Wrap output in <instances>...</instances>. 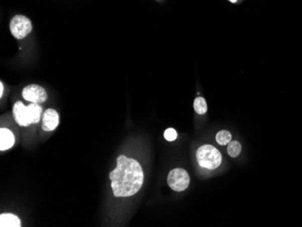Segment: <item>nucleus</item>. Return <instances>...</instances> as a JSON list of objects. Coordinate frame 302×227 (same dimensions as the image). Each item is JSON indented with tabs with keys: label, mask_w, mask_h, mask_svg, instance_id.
Returning a JSON list of instances; mask_svg holds the SVG:
<instances>
[{
	"label": "nucleus",
	"mask_w": 302,
	"mask_h": 227,
	"mask_svg": "<svg viewBox=\"0 0 302 227\" xmlns=\"http://www.w3.org/2000/svg\"><path fill=\"white\" fill-rule=\"evenodd\" d=\"M110 179L114 196L128 197L139 191L144 182V173L138 161L120 155L117 159L115 170L110 173Z\"/></svg>",
	"instance_id": "nucleus-1"
},
{
	"label": "nucleus",
	"mask_w": 302,
	"mask_h": 227,
	"mask_svg": "<svg viewBox=\"0 0 302 227\" xmlns=\"http://www.w3.org/2000/svg\"><path fill=\"white\" fill-rule=\"evenodd\" d=\"M198 164L206 170H215L222 163V155L216 147L211 145L201 146L196 152Z\"/></svg>",
	"instance_id": "nucleus-2"
},
{
	"label": "nucleus",
	"mask_w": 302,
	"mask_h": 227,
	"mask_svg": "<svg viewBox=\"0 0 302 227\" xmlns=\"http://www.w3.org/2000/svg\"><path fill=\"white\" fill-rule=\"evenodd\" d=\"M190 183V178L187 171L183 169H175L169 174L168 184L174 191L181 192L186 190Z\"/></svg>",
	"instance_id": "nucleus-3"
},
{
	"label": "nucleus",
	"mask_w": 302,
	"mask_h": 227,
	"mask_svg": "<svg viewBox=\"0 0 302 227\" xmlns=\"http://www.w3.org/2000/svg\"><path fill=\"white\" fill-rule=\"evenodd\" d=\"M10 31L17 39H23L32 31V23L27 17L18 15L10 22Z\"/></svg>",
	"instance_id": "nucleus-4"
},
{
	"label": "nucleus",
	"mask_w": 302,
	"mask_h": 227,
	"mask_svg": "<svg viewBox=\"0 0 302 227\" xmlns=\"http://www.w3.org/2000/svg\"><path fill=\"white\" fill-rule=\"evenodd\" d=\"M22 96L27 102L38 104L45 103L47 100V94L45 89L37 85H28L25 87L23 90Z\"/></svg>",
	"instance_id": "nucleus-5"
},
{
	"label": "nucleus",
	"mask_w": 302,
	"mask_h": 227,
	"mask_svg": "<svg viewBox=\"0 0 302 227\" xmlns=\"http://www.w3.org/2000/svg\"><path fill=\"white\" fill-rule=\"evenodd\" d=\"M13 115L18 124L22 127H27L33 123L28 108L21 102H17L14 104Z\"/></svg>",
	"instance_id": "nucleus-6"
},
{
	"label": "nucleus",
	"mask_w": 302,
	"mask_h": 227,
	"mask_svg": "<svg viewBox=\"0 0 302 227\" xmlns=\"http://www.w3.org/2000/svg\"><path fill=\"white\" fill-rule=\"evenodd\" d=\"M59 124V114L53 109H48L43 113L42 129L45 131H52L57 128Z\"/></svg>",
	"instance_id": "nucleus-7"
},
{
	"label": "nucleus",
	"mask_w": 302,
	"mask_h": 227,
	"mask_svg": "<svg viewBox=\"0 0 302 227\" xmlns=\"http://www.w3.org/2000/svg\"><path fill=\"white\" fill-rule=\"evenodd\" d=\"M15 144V136L9 129L2 128L0 129V150L4 152L13 147Z\"/></svg>",
	"instance_id": "nucleus-8"
},
{
	"label": "nucleus",
	"mask_w": 302,
	"mask_h": 227,
	"mask_svg": "<svg viewBox=\"0 0 302 227\" xmlns=\"http://www.w3.org/2000/svg\"><path fill=\"white\" fill-rule=\"evenodd\" d=\"M0 226L1 227H20L21 220L16 214H2L0 215Z\"/></svg>",
	"instance_id": "nucleus-9"
},
{
	"label": "nucleus",
	"mask_w": 302,
	"mask_h": 227,
	"mask_svg": "<svg viewBox=\"0 0 302 227\" xmlns=\"http://www.w3.org/2000/svg\"><path fill=\"white\" fill-rule=\"evenodd\" d=\"M28 111L30 114L32 122L33 123H37L41 120V117L43 114V109L38 103H31L28 106Z\"/></svg>",
	"instance_id": "nucleus-10"
},
{
	"label": "nucleus",
	"mask_w": 302,
	"mask_h": 227,
	"mask_svg": "<svg viewBox=\"0 0 302 227\" xmlns=\"http://www.w3.org/2000/svg\"><path fill=\"white\" fill-rule=\"evenodd\" d=\"M194 109L196 113L203 115L207 112V104L203 97H197L194 101Z\"/></svg>",
	"instance_id": "nucleus-11"
},
{
	"label": "nucleus",
	"mask_w": 302,
	"mask_h": 227,
	"mask_svg": "<svg viewBox=\"0 0 302 227\" xmlns=\"http://www.w3.org/2000/svg\"><path fill=\"white\" fill-rule=\"evenodd\" d=\"M232 135L229 131L227 130H221L216 134V141L218 144L224 146L231 142Z\"/></svg>",
	"instance_id": "nucleus-12"
},
{
	"label": "nucleus",
	"mask_w": 302,
	"mask_h": 227,
	"mask_svg": "<svg viewBox=\"0 0 302 227\" xmlns=\"http://www.w3.org/2000/svg\"><path fill=\"white\" fill-rule=\"evenodd\" d=\"M241 150H242V146L240 142H238L237 140H234L228 144L227 152L232 158H236L241 153Z\"/></svg>",
	"instance_id": "nucleus-13"
},
{
	"label": "nucleus",
	"mask_w": 302,
	"mask_h": 227,
	"mask_svg": "<svg viewBox=\"0 0 302 227\" xmlns=\"http://www.w3.org/2000/svg\"><path fill=\"white\" fill-rule=\"evenodd\" d=\"M164 137L168 141H174V140H176V138H178V133L175 129L169 128V129H166V131L164 132Z\"/></svg>",
	"instance_id": "nucleus-14"
},
{
	"label": "nucleus",
	"mask_w": 302,
	"mask_h": 227,
	"mask_svg": "<svg viewBox=\"0 0 302 227\" xmlns=\"http://www.w3.org/2000/svg\"><path fill=\"white\" fill-rule=\"evenodd\" d=\"M0 87H1V88H0V96L2 97V95H3V91H4V86H3V83H2V82L0 83Z\"/></svg>",
	"instance_id": "nucleus-15"
},
{
	"label": "nucleus",
	"mask_w": 302,
	"mask_h": 227,
	"mask_svg": "<svg viewBox=\"0 0 302 227\" xmlns=\"http://www.w3.org/2000/svg\"><path fill=\"white\" fill-rule=\"evenodd\" d=\"M230 1H231L232 3H236L237 2V0H230Z\"/></svg>",
	"instance_id": "nucleus-16"
}]
</instances>
